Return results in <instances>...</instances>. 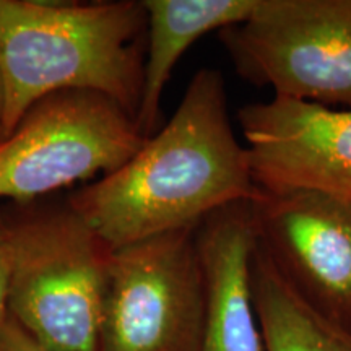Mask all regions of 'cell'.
<instances>
[{"instance_id":"6da1fadb","label":"cell","mask_w":351,"mask_h":351,"mask_svg":"<svg viewBox=\"0 0 351 351\" xmlns=\"http://www.w3.org/2000/svg\"><path fill=\"white\" fill-rule=\"evenodd\" d=\"M256 192L247 152L230 121L223 75L202 69L173 117L125 165L73 192L67 204L114 251L199 226Z\"/></svg>"},{"instance_id":"7a4b0ae2","label":"cell","mask_w":351,"mask_h":351,"mask_svg":"<svg viewBox=\"0 0 351 351\" xmlns=\"http://www.w3.org/2000/svg\"><path fill=\"white\" fill-rule=\"evenodd\" d=\"M143 43L147 12L137 0H0L3 134L39 99L70 90L108 96L137 122Z\"/></svg>"},{"instance_id":"3957f363","label":"cell","mask_w":351,"mask_h":351,"mask_svg":"<svg viewBox=\"0 0 351 351\" xmlns=\"http://www.w3.org/2000/svg\"><path fill=\"white\" fill-rule=\"evenodd\" d=\"M7 314L49 351H96L111 249L67 204L3 218Z\"/></svg>"},{"instance_id":"277c9868","label":"cell","mask_w":351,"mask_h":351,"mask_svg":"<svg viewBox=\"0 0 351 351\" xmlns=\"http://www.w3.org/2000/svg\"><path fill=\"white\" fill-rule=\"evenodd\" d=\"M204 315L197 226L109 252L96 351H199Z\"/></svg>"},{"instance_id":"5b68a950","label":"cell","mask_w":351,"mask_h":351,"mask_svg":"<svg viewBox=\"0 0 351 351\" xmlns=\"http://www.w3.org/2000/svg\"><path fill=\"white\" fill-rule=\"evenodd\" d=\"M124 108L95 91L39 99L0 140V199L29 204L96 174L119 169L145 143Z\"/></svg>"},{"instance_id":"8992f818","label":"cell","mask_w":351,"mask_h":351,"mask_svg":"<svg viewBox=\"0 0 351 351\" xmlns=\"http://www.w3.org/2000/svg\"><path fill=\"white\" fill-rule=\"evenodd\" d=\"M218 33L245 80L278 98L351 108V0H258Z\"/></svg>"},{"instance_id":"52a82bcc","label":"cell","mask_w":351,"mask_h":351,"mask_svg":"<svg viewBox=\"0 0 351 351\" xmlns=\"http://www.w3.org/2000/svg\"><path fill=\"white\" fill-rule=\"evenodd\" d=\"M256 243L280 276L351 335V202L304 191H258Z\"/></svg>"},{"instance_id":"ba28073f","label":"cell","mask_w":351,"mask_h":351,"mask_svg":"<svg viewBox=\"0 0 351 351\" xmlns=\"http://www.w3.org/2000/svg\"><path fill=\"white\" fill-rule=\"evenodd\" d=\"M258 191H304L351 202V108L274 96L239 109Z\"/></svg>"},{"instance_id":"9c48e42d","label":"cell","mask_w":351,"mask_h":351,"mask_svg":"<svg viewBox=\"0 0 351 351\" xmlns=\"http://www.w3.org/2000/svg\"><path fill=\"white\" fill-rule=\"evenodd\" d=\"M205 278L199 351H265L251 288L256 249L251 205H228L197 226Z\"/></svg>"},{"instance_id":"30bf717a","label":"cell","mask_w":351,"mask_h":351,"mask_svg":"<svg viewBox=\"0 0 351 351\" xmlns=\"http://www.w3.org/2000/svg\"><path fill=\"white\" fill-rule=\"evenodd\" d=\"M147 12L143 88L137 127L145 138L156 132L160 103L171 73L204 34L243 23L258 0H142Z\"/></svg>"},{"instance_id":"8fae6325","label":"cell","mask_w":351,"mask_h":351,"mask_svg":"<svg viewBox=\"0 0 351 351\" xmlns=\"http://www.w3.org/2000/svg\"><path fill=\"white\" fill-rule=\"evenodd\" d=\"M252 300L265 351H351V335L313 309L280 276L256 243Z\"/></svg>"},{"instance_id":"7c38bea8","label":"cell","mask_w":351,"mask_h":351,"mask_svg":"<svg viewBox=\"0 0 351 351\" xmlns=\"http://www.w3.org/2000/svg\"><path fill=\"white\" fill-rule=\"evenodd\" d=\"M0 351H49L34 341L32 337L13 320L5 315L0 320Z\"/></svg>"},{"instance_id":"4fadbf2b","label":"cell","mask_w":351,"mask_h":351,"mask_svg":"<svg viewBox=\"0 0 351 351\" xmlns=\"http://www.w3.org/2000/svg\"><path fill=\"white\" fill-rule=\"evenodd\" d=\"M8 239L7 226L0 217V320L7 315V285H8Z\"/></svg>"},{"instance_id":"5bb4252c","label":"cell","mask_w":351,"mask_h":351,"mask_svg":"<svg viewBox=\"0 0 351 351\" xmlns=\"http://www.w3.org/2000/svg\"><path fill=\"white\" fill-rule=\"evenodd\" d=\"M3 103H5V91H3V80H2V72H0V122H2Z\"/></svg>"},{"instance_id":"9a60e30c","label":"cell","mask_w":351,"mask_h":351,"mask_svg":"<svg viewBox=\"0 0 351 351\" xmlns=\"http://www.w3.org/2000/svg\"><path fill=\"white\" fill-rule=\"evenodd\" d=\"M5 137V134H3V129H2V122H0V140Z\"/></svg>"}]
</instances>
